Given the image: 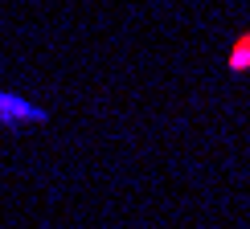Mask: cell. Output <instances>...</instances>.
I'll return each mask as SVG.
<instances>
[{"label":"cell","mask_w":250,"mask_h":229,"mask_svg":"<svg viewBox=\"0 0 250 229\" xmlns=\"http://www.w3.org/2000/svg\"><path fill=\"white\" fill-rule=\"evenodd\" d=\"M226 70H230V74H246V70H250V33H242L234 41L230 57H226Z\"/></svg>","instance_id":"obj_2"},{"label":"cell","mask_w":250,"mask_h":229,"mask_svg":"<svg viewBox=\"0 0 250 229\" xmlns=\"http://www.w3.org/2000/svg\"><path fill=\"white\" fill-rule=\"evenodd\" d=\"M49 123V111L33 102L21 90H8L0 86V127L4 131H29V127H45Z\"/></svg>","instance_id":"obj_1"}]
</instances>
